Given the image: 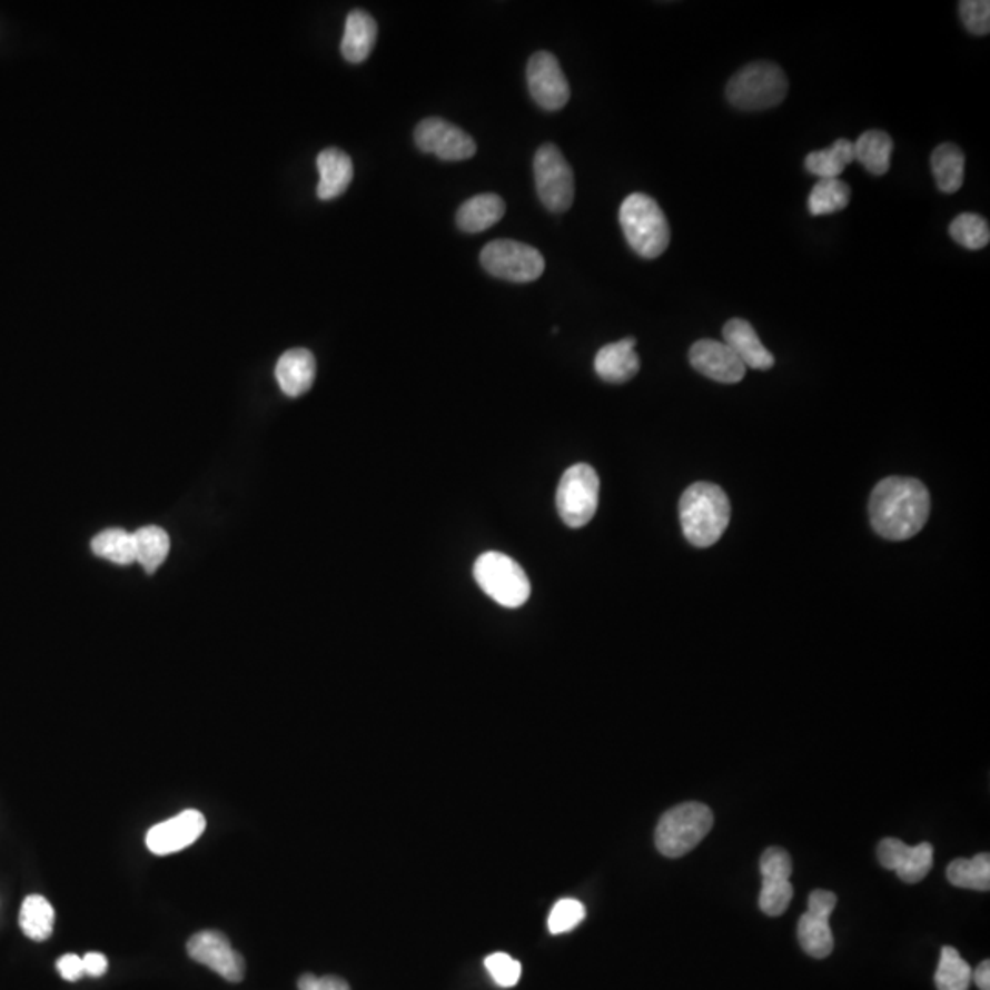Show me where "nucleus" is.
I'll return each instance as SVG.
<instances>
[{
  "mask_svg": "<svg viewBox=\"0 0 990 990\" xmlns=\"http://www.w3.org/2000/svg\"><path fill=\"white\" fill-rule=\"evenodd\" d=\"M415 143L420 151L446 162L468 160L477 151L472 136L443 118H426L420 121L415 129Z\"/></svg>",
  "mask_w": 990,
  "mask_h": 990,
  "instance_id": "nucleus-10",
  "label": "nucleus"
},
{
  "mask_svg": "<svg viewBox=\"0 0 990 990\" xmlns=\"http://www.w3.org/2000/svg\"><path fill=\"white\" fill-rule=\"evenodd\" d=\"M481 265L491 276L511 283L536 281L545 271L542 251L519 240H492L481 251Z\"/></svg>",
  "mask_w": 990,
  "mask_h": 990,
  "instance_id": "nucleus-8",
  "label": "nucleus"
},
{
  "mask_svg": "<svg viewBox=\"0 0 990 990\" xmlns=\"http://www.w3.org/2000/svg\"><path fill=\"white\" fill-rule=\"evenodd\" d=\"M135 536L136 562L146 568L147 573H157L164 560L171 548V539L167 532L160 527H143L132 534Z\"/></svg>",
  "mask_w": 990,
  "mask_h": 990,
  "instance_id": "nucleus-27",
  "label": "nucleus"
},
{
  "mask_svg": "<svg viewBox=\"0 0 990 990\" xmlns=\"http://www.w3.org/2000/svg\"><path fill=\"white\" fill-rule=\"evenodd\" d=\"M537 197L551 214H565L574 202V172L554 143L539 147L534 157Z\"/></svg>",
  "mask_w": 990,
  "mask_h": 990,
  "instance_id": "nucleus-9",
  "label": "nucleus"
},
{
  "mask_svg": "<svg viewBox=\"0 0 990 990\" xmlns=\"http://www.w3.org/2000/svg\"><path fill=\"white\" fill-rule=\"evenodd\" d=\"M109 969V963H107V958L103 954H99V952H89V954L83 958V970L85 974L92 976V978H99V976H103Z\"/></svg>",
  "mask_w": 990,
  "mask_h": 990,
  "instance_id": "nucleus-40",
  "label": "nucleus"
},
{
  "mask_svg": "<svg viewBox=\"0 0 990 990\" xmlns=\"http://www.w3.org/2000/svg\"><path fill=\"white\" fill-rule=\"evenodd\" d=\"M853 146H855V160L865 167V171L877 177L890 171L893 140L888 132L865 131L864 135H860L859 140L853 141Z\"/></svg>",
  "mask_w": 990,
  "mask_h": 990,
  "instance_id": "nucleus-25",
  "label": "nucleus"
},
{
  "mask_svg": "<svg viewBox=\"0 0 990 990\" xmlns=\"http://www.w3.org/2000/svg\"><path fill=\"white\" fill-rule=\"evenodd\" d=\"M618 219L622 231L626 235L627 245L638 256L644 259H657L667 250L672 231L666 215L655 198L644 194L630 195L622 202Z\"/></svg>",
  "mask_w": 990,
  "mask_h": 990,
  "instance_id": "nucleus-3",
  "label": "nucleus"
},
{
  "mask_svg": "<svg viewBox=\"0 0 990 990\" xmlns=\"http://www.w3.org/2000/svg\"><path fill=\"white\" fill-rule=\"evenodd\" d=\"M930 516V494L913 477H887L870 497L871 527L890 542H904L923 531Z\"/></svg>",
  "mask_w": 990,
  "mask_h": 990,
  "instance_id": "nucleus-1",
  "label": "nucleus"
},
{
  "mask_svg": "<svg viewBox=\"0 0 990 990\" xmlns=\"http://www.w3.org/2000/svg\"><path fill=\"white\" fill-rule=\"evenodd\" d=\"M950 884L964 890H990V855L980 853L974 859H958L947 870Z\"/></svg>",
  "mask_w": 990,
  "mask_h": 990,
  "instance_id": "nucleus-28",
  "label": "nucleus"
},
{
  "mask_svg": "<svg viewBox=\"0 0 990 990\" xmlns=\"http://www.w3.org/2000/svg\"><path fill=\"white\" fill-rule=\"evenodd\" d=\"M506 211V204L499 195H475L457 211V226L466 234H479L497 225Z\"/></svg>",
  "mask_w": 990,
  "mask_h": 990,
  "instance_id": "nucleus-22",
  "label": "nucleus"
},
{
  "mask_svg": "<svg viewBox=\"0 0 990 990\" xmlns=\"http://www.w3.org/2000/svg\"><path fill=\"white\" fill-rule=\"evenodd\" d=\"M679 516L684 537L693 547H712L729 527V497L717 485L695 483L684 491L679 503Z\"/></svg>",
  "mask_w": 990,
  "mask_h": 990,
  "instance_id": "nucleus-2",
  "label": "nucleus"
},
{
  "mask_svg": "<svg viewBox=\"0 0 990 990\" xmlns=\"http://www.w3.org/2000/svg\"><path fill=\"white\" fill-rule=\"evenodd\" d=\"M950 237L967 250H981L989 245V220L978 214H961L950 225Z\"/></svg>",
  "mask_w": 990,
  "mask_h": 990,
  "instance_id": "nucleus-32",
  "label": "nucleus"
},
{
  "mask_svg": "<svg viewBox=\"0 0 990 990\" xmlns=\"http://www.w3.org/2000/svg\"><path fill=\"white\" fill-rule=\"evenodd\" d=\"M834 908L836 895L833 891L814 890L809 897L808 912L803 913L798 923V939L802 949L813 958L824 959L833 952V930L829 918Z\"/></svg>",
  "mask_w": 990,
  "mask_h": 990,
  "instance_id": "nucleus-11",
  "label": "nucleus"
},
{
  "mask_svg": "<svg viewBox=\"0 0 990 990\" xmlns=\"http://www.w3.org/2000/svg\"><path fill=\"white\" fill-rule=\"evenodd\" d=\"M378 37V24L370 13L353 10L345 21V33L341 39V56L349 63H364L375 48Z\"/></svg>",
  "mask_w": 990,
  "mask_h": 990,
  "instance_id": "nucleus-21",
  "label": "nucleus"
},
{
  "mask_svg": "<svg viewBox=\"0 0 990 990\" xmlns=\"http://www.w3.org/2000/svg\"><path fill=\"white\" fill-rule=\"evenodd\" d=\"M853 160H855L853 141L848 138H839L828 149L809 152L805 158V167L811 175H816L820 180H825V178H839Z\"/></svg>",
  "mask_w": 990,
  "mask_h": 990,
  "instance_id": "nucleus-24",
  "label": "nucleus"
},
{
  "mask_svg": "<svg viewBox=\"0 0 990 990\" xmlns=\"http://www.w3.org/2000/svg\"><path fill=\"white\" fill-rule=\"evenodd\" d=\"M206 829V819L200 811L189 809L177 814L175 819L166 820L162 824L155 825L147 833V848L155 855H171L186 850L200 839Z\"/></svg>",
  "mask_w": 990,
  "mask_h": 990,
  "instance_id": "nucleus-15",
  "label": "nucleus"
},
{
  "mask_svg": "<svg viewBox=\"0 0 990 990\" xmlns=\"http://www.w3.org/2000/svg\"><path fill=\"white\" fill-rule=\"evenodd\" d=\"M882 868L895 871L908 884L923 881L933 865L932 844L908 845L899 839H884L877 848Z\"/></svg>",
  "mask_w": 990,
  "mask_h": 990,
  "instance_id": "nucleus-14",
  "label": "nucleus"
},
{
  "mask_svg": "<svg viewBox=\"0 0 990 990\" xmlns=\"http://www.w3.org/2000/svg\"><path fill=\"white\" fill-rule=\"evenodd\" d=\"M297 989L350 990V987L347 986V981L341 980V978H336V976H324V978H318V976L305 974L299 978V981H297Z\"/></svg>",
  "mask_w": 990,
  "mask_h": 990,
  "instance_id": "nucleus-38",
  "label": "nucleus"
},
{
  "mask_svg": "<svg viewBox=\"0 0 990 990\" xmlns=\"http://www.w3.org/2000/svg\"><path fill=\"white\" fill-rule=\"evenodd\" d=\"M851 188L840 178H825L814 184L813 191L809 195V211L814 217L820 215H833L850 206Z\"/></svg>",
  "mask_w": 990,
  "mask_h": 990,
  "instance_id": "nucleus-29",
  "label": "nucleus"
},
{
  "mask_svg": "<svg viewBox=\"0 0 990 990\" xmlns=\"http://www.w3.org/2000/svg\"><path fill=\"white\" fill-rule=\"evenodd\" d=\"M636 339L624 338L605 345L594 358V370L604 382L626 384L641 370V358L635 350Z\"/></svg>",
  "mask_w": 990,
  "mask_h": 990,
  "instance_id": "nucleus-17",
  "label": "nucleus"
},
{
  "mask_svg": "<svg viewBox=\"0 0 990 990\" xmlns=\"http://www.w3.org/2000/svg\"><path fill=\"white\" fill-rule=\"evenodd\" d=\"M789 92V79L782 67L769 61L746 65L726 85V99L735 109H772L782 103Z\"/></svg>",
  "mask_w": 990,
  "mask_h": 990,
  "instance_id": "nucleus-4",
  "label": "nucleus"
},
{
  "mask_svg": "<svg viewBox=\"0 0 990 990\" xmlns=\"http://www.w3.org/2000/svg\"><path fill=\"white\" fill-rule=\"evenodd\" d=\"M714 825V813L704 803L686 802L662 814L655 829V845L670 859L695 850Z\"/></svg>",
  "mask_w": 990,
  "mask_h": 990,
  "instance_id": "nucleus-5",
  "label": "nucleus"
},
{
  "mask_svg": "<svg viewBox=\"0 0 990 990\" xmlns=\"http://www.w3.org/2000/svg\"><path fill=\"white\" fill-rule=\"evenodd\" d=\"M723 338L741 364L751 369L766 370L774 365V356L761 344L758 333L745 319L734 318L723 327Z\"/></svg>",
  "mask_w": 990,
  "mask_h": 990,
  "instance_id": "nucleus-18",
  "label": "nucleus"
},
{
  "mask_svg": "<svg viewBox=\"0 0 990 990\" xmlns=\"http://www.w3.org/2000/svg\"><path fill=\"white\" fill-rule=\"evenodd\" d=\"M318 197L321 200H333L344 195L355 177V167L347 152L336 147H329L318 155Z\"/></svg>",
  "mask_w": 990,
  "mask_h": 990,
  "instance_id": "nucleus-20",
  "label": "nucleus"
},
{
  "mask_svg": "<svg viewBox=\"0 0 990 990\" xmlns=\"http://www.w3.org/2000/svg\"><path fill=\"white\" fill-rule=\"evenodd\" d=\"M600 479L590 464H574L562 475L556 506L563 523L571 528L585 527L598 508Z\"/></svg>",
  "mask_w": 990,
  "mask_h": 990,
  "instance_id": "nucleus-7",
  "label": "nucleus"
},
{
  "mask_svg": "<svg viewBox=\"0 0 990 990\" xmlns=\"http://www.w3.org/2000/svg\"><path fill=\"white\" fill-rule=\"evenodd\" d=\"M527 81L532 98L542 109L554 112L563 109L571 99L567 78L558 59L551 52L542 50L532 56L527 67Z\"/></svg>",
  "mask_w": 990,
  "mask_h": 990,
  "instance_id": "nucleus-12",
  "label": "nucleus"
},
{
  "mask_svg": "<svg viewBox=\"0 0 990 990\" xmlns=\"http://www.w3.org/2000/svg\"><path fill=\"white\" fill-rule=\"evenodd\" d=\"M972 981L980 990H990V961L986 959L978 969L972 970Z\"/></svg>",
  "mask_w": 990,
  "mask_h": 990,
  "instance_id": "nucleus-41",
  "label": "nucleus"
},
{
  "mask_svg": "<svg viewBox=\"0 0 990 990\" xmlns=\"http://www.w3.org/2000/svg\"><path fill=\"white\" fill-rule=\"evenodd\" d=\"M970 986L972 967L959 956L958 950L944 947L935 970V987L938 990H969Z\"/></svg>",
  "mask_w": 990,
  "mask_h": 990,
  "instance_id": "nucleus-30",
  "label": "nucleus"
},
{
  "mask_svg": "<svg viewBox=\"0 0 990 990\" xmlns=\"http://www.w3.org/2000/svg\"><path fill=\"white\" fill-rule=\"evenodd\" d=\"M585 919V907L576 899H562L554 904L548 915V932L558 935V933L571 932L578 927Z\"/></svg>",
  "mask_w": 990,
  "mask_h": 990,
  "instance_id": "nucleus-34",
  "label": "nucleus"
},
{
  "mask_svg": "<svg viewBox=\"0 0 990 990\" xmlns=\"http://www.w3.org/2000/svg\"><path fill=\"white\" fill-rule=\"evenodd\" d=\"M761 879H791L792 859L782 848H769L761 855Z\"/></svg>",
  "mask_w": 990,
  "mask_h": 990,
  "instance_id": "nucleus-37",
  "label": "nucleus"
},
{
  "mask_svg": "<svg viewBox=\"0 0 990 990\" xmlns=\"http://www.w3.org/2000/svg\"><path fill=\"white\" fill-rule=\"evenodd\" d=\"M932 172L939 191L952 195L964 182V155L954 143H941L932 152Z\"/></svg>",
  "mask_w": 990,
  "mask_h": 990,
  "instance_id": "nucleus-23",
  "label": "nucleus"
},
{
  "mask_svg": "<svg viewBox=\"0 0 990 990\" xmlns=\"http://www.w3.org/2000/svg\"><path fill=\"white\" fill-rule=\"evenodd\" d=\"M276 378L285 395H305L316 380V358L308 349L287 350L277 362Z\"/></svg>",
  "mask_w": 990,
  "mask_h": 990,
  "instance_id": "nucleus-19",
  "label": "nucleus"
},
{
  "mask_svg": "<svg viewBox=\"0 0 990 990\" xmlns=\"http://www.w3.org/2000/svg\"><path fill=\"white\" fill-rule=\"evenodd\" d=\"M693 369L720 384H737L745 378L746 367L725 341L699 339L690 349Z\"/></svg>",
  "mask_w": 990,
  "mask_h": 990,
  "instance_id": "nucleus-16",
  "label": "nucleus"
},
{
  "mask_svg": "<svg viewBox=\"0 0 990 990\" xmlns=\"http://www.w3.org/2000/svg\"><path fill=\"white\" fill-rule=\"evenodd\" d=\"M53 921H56V912L44 897L30 895L24 899L19 924L27 938L32 941H47L53 933Z\"/></svg>",
  "mask_w": 990,
  "mask_h": 990,
  "instance_id": "nucleus-26",
  "label": "nucleus"
},
{
  "mask_svg": "<svg viewBox=\"0 0 990 990\" xmlns=\"http://www.w3.org/2000/svg\"><path fill=\"white\" fill-rule=\"evenodd\" d=\"M763 887L760 893V910L771 918H778L788 910L791 904L792 884L789 879H761Z\"/></svg>",
  "mask_w": 990,
  "mask_h": 990,
  "instance_id": "nucleus-33",
  "label": "nucleus"
},
{
  "mask_svg": "<svg viewBox=\"0 0 990 990\" xmlns=\"http://www.w3.org/2000/svg\"><path fill=\"white\" fill-rule=\"evenodd\" d=\"M58 972L67 981H78L85 976L83 958L76 954H65L58 959Z\"/></svg>",
  "mask_w": 990,
  "mask_h": 990,
  "instance_id": "nucleus-39",
  "label": "nucleus"
},
{
  "mask_svg": "<svg viewBox=\"0 0 990 990\" xmlns=\"http://www.w3.org/2000/svg\"><path fill=\"white\" fill-rule=\"evenodd\" d=\"M92 553L118 565H131L136 562L135 536L121 528L99 532L92 539Z\"/></svg>",
  "mask_w": 990,
  "mask_h": 990,
  "instance_id": "nucleus-31",
  "label": "nucleus"
},
{
  "mask_svg": "<svg viewBox=\"0 0 990 990\" xmlns=\"http://www.w3.org/2000/svg\"><path fill=\"white\" fill-rule=\"evenodd\" d=\"M485 967L492 980L499 987H514L522 978V963L505 952H494L485 959Z\"/></svg>",
  "mask_w": 990,
  "mask_h": 990,
  "instance_id": "nucleus-35",
  "label": "nucleus"
},
{
  "mask_svg": "<svg viewBox=\"0 0 990 990\" xmlns=\"http://www.w3.org/2000/svg\"><path fill=\"white\" fill-rule=\"evenodd\" d=\"M188 954L226 981L239 983L245 978V959L231 947L225 933L215 930L195 933L194 938L189 939Z\"/></svg>",
  "mask_w": 990,
  "mask_h": 990,
  "instance_id": "nucleus-13",
  "label": "nucleus"
},
{
  "mask_svg": "<svg viewBox=\"0 0 990 990\" xmlns=\"http://www.w3.org/2000/svg\"><path fill=\"white\" fill-rule=\"evenodd\" d=\"M959 16L964 28L974 36H987L990 32L989 0H963L959 2Z\"/></svg>",
  "mask_w": 990,
  "mask_h": 990,
  "instance_id": "nucleus-36",
  "label": "nucleus"
},
{
  "mask_svg": "<svg viewBox=\"0 0 990 990\" xmlns=\"http://www.w3.org/2000/svg\"><path fill=\"white\" fill-rule=\"evenodd\" d=\"M474 578L494 602L508 610L522 607L531 596L527 573L503 553L481 554L474 565Z\"/></svg>",
  "mask_w": 990,
  "mask_h": 990,
  "instance_id": "nucleus-6",
  "label": "nucleus"
}]
</instances>
